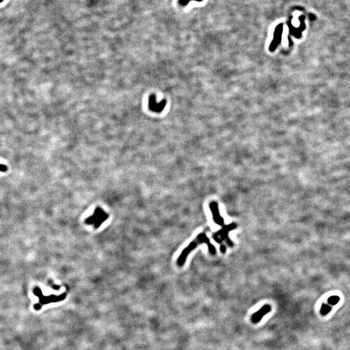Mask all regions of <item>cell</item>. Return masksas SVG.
<instances>
[{
    "label": "cell",
    "instance_id": "cell-1",
    "mask_svg": "<svg viewBox=\"0 0 350 350\" xmlns=\"http://www.w3.org/2000/svg\"><path fill=\"white\" fill-rule=\"evenodd\" d=\"M206 244L207 245L208 250L211 255H215L216 254V248L214 247V245L211 243L210 240L207 237L206 234L205 233H200L196 237L193 241H191L188 244L186 248H185L183 250L182 252L180 254L177 261V265L179 266H182L185 264V261H186L188 258V256L191 251H193L196 247H198L199 244Z\"/></svg>",
    "mask_w": 350,
    "mask_h": 350
},
{
    "label": "cell",
    "instance_id": "cell-2",
    "mask_svg": "<svg viewBox=\"0 0 350 350\" xmlns=\"http://www.w3.org/2000/svg\"><path fill=\"white\" fill-rule=\"evenodd\" d=\"M237 227L236 224L232 223L228 225L222 226V228L219 229L218 232L213 233V239H214L215 242L218 243H221L224 240H226V243L230 247H232L233 243L228 237V234L233 229H234Z\"/></svg>",
    "mask_w": 350,
    "mask_h": 350
},
{
    "label": "cell",
    "instance_id": "cell-3",
    "mask_svg": "<svg viewBox=\"0 0 350 350\" xmlns=\"http://www.w3.org/2000/svg\"><path fill=\"white\" fill-rule=\"evenodd\" d=\"M209 207L211 212L213 221L218 225L223 226L224 224H225V219H224V218L221 215L218 204L216 202L213 201L210 203Z\"/></svg>",
    "mask_w": 350,
    "mask_h": 350
},
{
    "label": "cell",
    "instance_id": "cell-4",
    "mask_svg": "<svg viewBox=\"0 0 350 350\" xmlns=\"http://www.w3.org/2000/svg\"><path fill=\"white\" fill-rule=\"evenodd\" d=\"M92 215L93 216L90 217L88 219V221L89 220L88 223L93 224L97 227H99L101 224L108 218V215H106L101 208H97Z\"/></svg>",
    "mask_w": 350,
    "mask_h": 350
},
{
    "label": "cell",
    "instance_id": "cell-5",
    "mask_svg": "<svg viewBox=\"0 0 350 350\" xmlns=\"http://www.w3.org/2000/svg\"><path fill=\"white\" fill-rule=\"evenodd\" d=\"M271 311V307L269 305H265L259 310L255 313L252 316H251V322L253 323H258L260 322L262 319V317L266 315L268 313H269Z\"/></svg>",
    "mask_w": 350,
    "mask_h": 350
},
{
    "label": "cell",
    "instance_id": "cell-6",
    "mask_svg": "<svg viewBox=\"0 0 350 350\" xmlns=\"http://www.w3.org/2000/svg\"><path fill=\"white\" fill-rule=\"evenodd\" d=\"M282 32H283V24H279L275 29L274 31V40H273L272 43H271V46L270 47V51H274L275 49L276 48V47L277 46V45L279 44V43L281 42V35H282Z\"/></svg>",
    "mask_w": 350,
    "mask_h": 350
},
{
    "label": "cell",
    "instance_id": "cell-7",
    "mask_svg": "<svg viewBox=\"0 0 350 350\" xmlns=\"http://www.w3.org/2000/svg\"><path fill=\"white\" fill-rule=\"evenodd\" d=\"M166 102L163 101L161 102H156V98L152 95L149 99V106L152 111L156 112H160L162 111L164 106H165Z\"/></svg>",
    "mask_w": 350,
    "mask_h": 350
},
{
    "label": "cell",
    "instance_id": "cell-8",
    "mask_svg": "<svg viewBox=\"0 0 350 350\" xmlns=\"http://www.w3.org/2000/svg\"><path fill=\"white\" fill-rule=\"evenodd\" d=\"M331 307H330V306H329V305H327V304L323 303V304H322V307H321L320 313H321V314H322V315L325 316V315H326L327 314L329 313L330 312V311H331Z\"/></svg>",
    "mask_w": 350,
    "mask_h": 350
},
{
    "label": "cell",
    "instance_id": "cell-9",
    "mask_svg": "<svg viewBox=\"0 0 350 350\" xmlns=\"http://www.w3.org/2000/svg\"><path fill=\"white\" fill-rule=\"evenodd\" d=\"M339 301H340V298L338 296H333L330 297L327 300V302L328 303H330L331 305H336L337 303H338Z\"/></svg>",
    "mask_w": 350,
    "mask_h": 350
},
{
    "label": "cell",
    "instance_id": "cell-10",
    "mask_svg": "<svg viewBox=\"0 0 350 350\" xmlns=\"http://www.w3.org/2000/svg\"><path fill=\"white\" fill-rule=\"evenodd\" d=\"M7 171V167L5 166V165H3V164L0 163V171L1 172H5Z\"/></svg>",
    "mask_w": 350,
    "mask_h": 350
},
{
    "label": "cell",
    "instance_id": "cell-11",
    "mask_svg": "<svg viewBox=\"0 0 350 350\" xmlns=\"http://www.w3.org/2000/svg\"><path fill=\"white\" fill-rule=\"evenodd\" d=\"M220 250L221 251V253L222 254H225L226 252V248L225 245H221V247H220Z\"/></svg>",
    "mask_w": 350,
    "mask_h": 350
},
{
    "label": "cell",
    "instance_id": "cell-12",
    "mask_svg": "<svg viewBox=\"0 0 350 350\" xmlns=\"http://www.w3.org/2000/svg\"><path fill=\"white\" fill-rule=\"evenodd\" d=\"M3 1H4V0H0V3H2Z\"/></svg>",
    "mask_w": 350,
    "mask_h": 350
}]
</instances>
